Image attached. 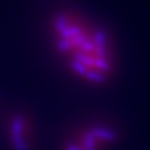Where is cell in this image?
I'll list each match as a JSON object with an SVG mask.
<instances>
[{"label": "cell", "mask_w": 150, "mask_h": 150, "mask_svg": "<svg viewBox=\"0 0 150 150\" xmlns=\"http://www.w3.org/2000/svg\"><path fill=\"white\" fill-rule=\"evenodd\" d=\"M47 33L52 52L77 82L102 88L114 79L117 45L105 25L80 9L65 7L50 15Z\"/></svg>", "instance_id": "6da1fadb"}, {"label": "cell", "mask_w": 150, "mask_h": 150, "mask_svg": "<svg viewBox=\"0 0 150 150\" xmlns=\"http://www.w3.org/2000/svg\"><path fill=\"white\" fill-rule=\"evenodd\" d=\"M120 140L115 124L105 120H91L75 125L59 143V150H110Z\"/></svg>", "instance_id": "7a4b0ae2"}, {"label": "cell", "mask_w": 150, "mask_h": 150, "mask_svg": "<svg viewBox=\"0 0 150 150\" xmlns=\"http://www.w3.org/2000/svg\"><path fill=\"white\" fill-rule=\"evenodd\" d=\"M5 137L11 150H33L37 131L29 114L18 110L9 116L5 124Z\"/></svg>", "instance_id": "3957f363"}]
</instances>
